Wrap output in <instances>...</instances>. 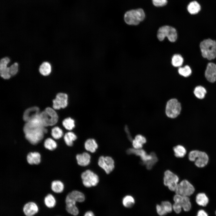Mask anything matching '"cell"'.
Instances as JSON below:
<instances>
[{"label":"cell","mask_w":216,"mask_h":216,"mask_svg":"<svg viewBox=\"0 0 216 216\" xmlns=\"http://www.w3.org/2000/svg\"><path fill=\"white\" fill-rule=\"evenodd\" d=\"M23 131L26 138L34 145L39 142L43 139L44 134L47 132L41 122L39 115L26 122Z\"/></svg>","instance_id":"obj_1"},{"label":"cell","mask_w":216,"mask_h":216,"mask_svg":"<svg viewBox=\"0 0 216 216\" xmlns=\"http://www.w3.org/2000/svg\"><path fill=\"white\" fill-rule=\"evenodd\" d=\"M200 47L202 56L208 60L216 57V41L210 38L205 39L200 44Z\"/></svg>","instance_id":"obj_2"},{"label":"cell","mask_w":216,"mask_h":216,"mask_svg":"<svg viewBox=\"0 0 216 216\" xmlns=\"http://www.w3.org/2000/svg\"><path fill=\"white\" fill-rule=\"evenodd\" d=\"M189 160L194 162L197 167L202 168L206 166L208 163L209 156L206 152L198 150L190 151L188 155Z\"/></svg>","instance_id":"obj_3"},{"label":"cell","mask_w":216,"mask_h":216,"mask_svg":"<svg viewBox=\"0 0 216 216\" xmlns=\"http://www.w3.org/2000/svg\"><path fill=\"white\" fill-rule=\"evenodd\" d=\"M145 17V12L141 8L129 10L124 15L125 23L130 25H137L142 21Z\"/></svg>","instance_id":"obj_4"},{"label":"cell","mask_w":216,"mask_h":216,"mask_svg":"<svg viewBox=\"0 0 216 216\" xmlns=\"http://www.w3.org/2000/svg\"><path fill=\"white\" fill-rule=\"evenodd\" d=\"M39 117L44 127L52 126L58 122V117L54 110L50 107L40 112Z\"/></svg>","instance_id":"obj_5"},{"label":"cell","mask_w":216,"mask_h":216,"mask_svg":"<svg viewBox=\"0 0 216 216\" xmlns=\"http://www.w3.org/2000/svg\"><path fill=\"white\" fill-rule=\"evenodd\" d=\"M157 36L160 41H163L166 37L172 42H175L177 38V34L176 29L168 26L160 27L158 31Z\"/></svg>","instance_id":"obj_6"},{"label":"cell","mask_w":216,"mask_h":216,"mask_svg":"<svg viewBox=\"0 0 216 216\" xmlns=\"http://www.w3.org/2000/svg\"><path fill=\"white\" fill-rule=\"evenodd\" d=\"M181 109V104L177 99H170L166 104L165 108L166 115L170 118H176L180 114Z\"/></svg>","instance_id":"obj_7"},{"label":"cell","mask_w":216,"mask_h":216,"mask_svg":"<svg viewBox=\"0 0 216 216\" xmlns=\"http://www.w3.org/2000/svg\"><path fill=\"white\" fill-rule=\"evenodd\" d=\"M81 177L83 184L86 188L95 186L99 182V179L98 175L89 170L83 172Z\"/></svg>","instance_id":"obj_8"},{"label":"cell","mask_w":216,"mask_h":216,"mask_svg":"<svg viewBox=\"0 0 216 216\" xmlns=\"http://www.w3.org/2000/svg\"><path fill=\"white\" fill-rule=\"evenodd\" d=\"M195 190L194 185L188 180L184 179L178 183L175 191L176 194L189 197L194 194Z\"/></svg>","instance_id":"obj_9"},{"label":"cell","mask_w":216,"mask_h":216,"mask_svg":"<svg viewBox=\"0 0 216 216\" xmlns=\"http://www.w3.org/2000/svg\"><path fill=\"white\" fill-rule=\"evenodd\" d=\"M179 181L178 176L171 171L167 170L164 172V184L170 190L175 191Z\"/></svg>","instance_id":"obj_10"},{"label":"cell","mask_w":216,"mask_h":216,"mask_svg":"<svg viewBox=\"0 0 216 216\" xmlns=\"http://www.w3.org/2000/svg\"><path fill=\"white\" fill-rule=\"evenodd\" d=\"M98 164L107 174L110 173L115 168L114 161L111 157L109 156L100 157L98 160Z\"/></svg>","instance_id":"obj_11"},{"label":"cell","mask_w":216,"mask_h":216,"mask_svg":"<svg viewBox=\"0 0 216 216\" xmlns=\"http://www.w3.org/2000/svg\"><path fill=\"white\" fill-rule=\"evenodd\" d=\"M53 107L54 109L59 110L65 108L68 104V96L65 93H59L53 100Z\"/></svg>","instance_id":"obj_12"},{"label":"cell","mask_w":216,"mask_h":216,"mask_svg":"<svg viewBox=\"0 0 216 216\" xmlns=\"http://www.w3.org/2000/svg\"><path fill=\"white\" fill-rule=\"evenodd\" d=\"M174 203L181 207L185 211H188L191 207V203L188 196L176 194L173 197Z\"/></svg>","instance_id":"obj_13"},{"label":"cell","mask_w":216,"mask_h":216,"mask_svg":"<svg viewBox=\"0 0 216 216\" xmlns=\"http://www.w3.org/2000/svg\"><path fill=\"white\" fill-rule=\"evenodd\" d=\"M127 152L128 154H134L140 158L142 163L143 164L146 162L151 160L152 157V153L148 154L143 149H136L130 148L127 150Z\"/></svg>","instance_id":"obj_14"},{"label":"cell","mask_w":216,"mask_h":216,"mask_svg":"<svg viewBox=\"0 0 216 216\" xmlns=\"http://www.w3.org/2000/svg\"><path fill=\"white\" fill-rule=\"evenodd\" d=\"M205 76L207 80L211 82L216 80V64L212 62L208 63L205 72Z\"/></svg>","instance_id":"obj_15"},{"label":"cell","mask_w":216,"mask_h":216,"mask_svg":"<svg viewBox=\"0 0 216 216\" xmlns=\"http://www.w3.org/2000/svg\"><path fill=\"white\" fill-rule=\"evenodd\" d=\"M10 62V59L7 57L2 58L0 61V74L1 77L4 79H8L11 77L9 67H7Z\"/></svg>","instance_id":"obj_16"},{"label":"cell","mask_w":216,"mask_h":216,"mask_svg":"<svg viewBox=\"0 0 216 216\" xmlns=\"http://www.w3.org/2000/svg\"><path fill=\"white\" fill-rule=\"evenodd\" d=\"M40 113L39 108L37 106L29 108L24 112L23 119L26 122H28L39 115Z\"/></svg>","instance_id":"obj_17"},{"label":"cell","mask_w":216,"mask_h":216,"mask_svg":"<svg viewBox=\"0 0 216 216\" xmlns=\"http://www.w3.org/2000/svg\"><path fill=\"white\" fill-rule=\"evenodd\" d=\"M78 165L81 166H86L90 163L91 156L87 152H84L81 154H77L76 157Z\"/></svg>","instance_id":"obj_18"},{"label":"cell","mask_w":216,"mask_h":216,"mask_svg":"<svg viewBox=\"0 0 216 216\" xmlns=\"http://www.w3.org/2000/svg\"><path fill=\"white\" fill-rule=\"evenodd\" d=\"M38 208L36 203L30 202L26 203L23 206V211L26 216H32L37 213Z\"/></svg>","instance_id":"obj_19"},{"label":"cell","mask_w":216,"mask_h":216,"mask_svg":"<svg viewBox=\"0 0 216 216\" xmlns=\"http://www.w3.org/2000/svg\"><path fill=\"white\" fill-rule=\"evenodd\" d=\"M41 156L38 152H30L27 155V162L30 165H38L41 162Z\"/></svg>","instance_id":"obj_20"},{"label":"cell","mask_w":216,"mask_h":216,"mask_svg":"<svg viewBox=\"0 0 216 216\" xmlns=\"http://www.w3.org/2000/svg\"><path fill=\"white\" fill-rule=\"evenodd\" d=\"M66 197L76 202H82L85 200L84 194L82 192L74 190L69 193Z\"/></svg>","instance_id":"obj_21"},{"label":"cell","mask_w":216,"mask_h":216,"mask_svg":"<svg viewBox=\"0 0 216 216\" xmlns=\"http://www.w3.org/2000/svg\"><path fill=\"white\" fill-rule=\"evenodd\" d=\"M84 146L86 151L92 153L96 152L98 148V145L96 141L92 138L87 140L85 142Z\"/></svg>","instance_id":"obj_22"},{"label":"cell","mask_w":216,"mask_h":216,"mask_svg":"<svg viewBox=\"0 0 216 216\" xmlns=\"http://www.w3.org/2000/svg\"><path fill=\"white\" fill-rule=\"evenodd\" d=\"M187 9L190 14L194 15L198 14L200 11L201 7L197 2L194 1L190 2L188 4Z\"/></svg>","instance_id":"obj_23"},{"label":"cell","mask_w":216,"mask_h":216,"mask_svg":"<svg viewBox=\"0 0 216 216\" xmlns=\"http://www.w3.org/2000/svg\"><path fill=\"white\" fill-rule=\"evenodd\" d=\"M51 189L52 190L56 193H60L63 191L64 185L61 181L56 180L53 181L51 183Z\"/></svg>","instance_id":"obj_24"},{"label":"cell","mask_w":216,"mask_h":216,"mask_svg":"<svg viewBox=\"0 0 216 216\" xmlns=\"http://www.w3.org/2000/svg\"><path fill=\"white\" fill-rule=\"evenodd\" d=\"M77 138V136L74 132L69 131L66 133L64 136V140L66 144L68 146H71Z\"/></svg>","instance_id":"obj_25"},{"label":"cell","mask_w":216,"mask_h":216,"mask_svg":"<svg viewBox=\"0 0 216 216\" xmlns=\"http://www.w3.org/2000/svg\"><path fill=\"white\" fill-rule=\"evenodd\" d=\"M196 201L198 205L205 206L208 202L209 199L205 194L204 193H200L196 195Z\"/></svg>","instance_id":"obj_26"},{"label":"cell","mask_w":216,"mask_h":216,"mask_svg":"<svg viewBox=\"0 0 216 216\" xmlns=\"http://www.w3.org/2000/svg\"><path fill=\"white\" fill-rule=\"evenodd\" d=\"M173 151L175 156L177 158H182L187 153V150L185 147L180 145L174 146Z\"/></svg>","instance_id":"obj_27"},{"label":"cell","mask_w":216,"mask_h":216,"mask_svg":"<svg viewBox=\"0 0 216 216\" xmlns=\"http://www.w3.org/2000/svg\"><path fill=\"white\" fill-rule=\"evenodd\" d=\"M39 70L41 75L44 76H48L51 71V65L48 62H44L40 65Z\"/></svg>","instance_id":"obj_28"},{"label":"cell","mask_w":216,"mask_h":216,"mask_svg":"<svg viewBox=\"0 0 216 216\" xmlns=\"http://www.w3.org/2000/svg\"><path fill=\"white\" fill-rule=\"evenodd\" d=\"M44 147L46 149L52 151L55 150L57 146L56 142L53 139L49 138L46 139L44 142Z\"/></svg>","instance_id":"obj_29"},{"label":"cell","mask_w":216,"mask_h":216,"mask_svg":"<svg viewBox=\"0 0 216 216\" xmlns=\"http://www.w3.org/2000/svg\"><path fill=\"white\" fill-rule=\"evenodd\" d=\"M44 202L47 207L50 208H52L56 205V200L52 195L49 194L45 197Z\"/></svg>","instance_id":"obj_30"},{"label":"cell","mask_w":216,"mask_h":216,"mask_svg":"<svg viewBox=\"0 0 216 216\" xmlns=\"http://www.w3.org/2000/svg\"><path fill=\"white\" fill-rule=\"evenodd\" d=\"M183 58L180 54H175L172 58V64L174 67H180L183 64Z\"/></svg>","instance_id":"obj_31"},{"label":"cell","mask_w":216,"mask_h":216,"mask_svg":"<svg viewBox=\"0 0 216 216\" xmlns=\"http://www.w3.org/2000/svg\"><path fill=\"white\" fill-rule=\"evenodd\" d=\"M194 92L196 98L199 99H202L205 97L206 91L203 86H198L195 88Z\"/></svg>","instance_id":"obj_32"},{"label":"cell","mask_w":216,"mask_h":216,"mask_svg":"<svg viewBox=\"0 0 216 216\" xmlns=\"http://www.w3.org/2000/svg\"><path fill=\"white\" fill-rule=\"evenodd\" d=\"M62 125L67 130H71L75 127V122L73 118L68 117L64 119L62 122Z\"/></svg>","instance_id":"obj_33"},{"label":"cell","mask_w":216,"mask_h":216,"mask_svg":"<svg viewBox=\"0 0 216 216\" xmlns=\"http://www.w3.org/2000/svg\"><path fill=\"white\" fill-rule=\"evenodd\" d=\"M135 203V200L131 196L127 195L125 196L122 199L123 206L128 208L132 207Z\"/></svg>","instance_id":"obj_34"},{"label":"cell","mask_w":216,"mask_h":216,"mask_svg":"<svg viewBox=\"0 0 216 216\" xmlns=\"http://www.w3.org/2000/svg\"><path fill=\"white\" fill-rule=\"evenodd\" d=\"M178 73L180 75L184 77L189 76L192 73L191 69L189 66L186 65L183 67H180L178 69Z\"/></svg>","instance_id":"obj_35"},{"label":"cell","mask_w":216,"mask_h":216,"mask_svg":"<svg viewBox=\"0 0 216 216\" xmlns=\"http://www.w3.org/2000/svg\"><path fill=\"white\" fill-rule=\"evenodd\" d=\"M51 135L55 139H59L63 136V133L62 130L58 127L53 128L51 130Z\"/></svg>","instance_id":"obj_36"},{"label":"cell","mask_w":216,"mask_h":216,"mask_svg":"<svg viewBox=\"0 0 216 216\" xmlns=\"http://www.w3.org/2000/svg\"><path fill=\"white\" fill-rule=\"evenodd\" d=\"M152 159L144 164L146 165V168L148 170L151 169L158 160V158L156 154L153 152H152Z\"/></svg>","instance_id":"obj_37"},{"label":"cell","mask_w":216,"mask_h":216,"mask_svg":"<svg viewBox=\"0 0 216 216\" xmlns=\"http://www.w3.org/2000/svg\"><path fill=\"white\" fill-rule=\"evenodd\" d=\"M161 205L167 213L171 212L172 208L171 203L168 201H164L161 202Z\"/></svg>","instance_id":"obj_38"},{"label":"cell","mask_w":216,"mask_h":216,"mask_svg":"<svg viewBox=\"0 0 216 216\" xmlns=\"http://www.w3.org/2000/svg\"><path fill=\"white\" fill-rule=\"evenodd\" d=\"M18 64L17 63L15 62L9 67V73L11 76L16 75L18 71Z\"/></svg>","instance_id":"obj_39"},{"label":"cell","mask_w":216,"mask_h":216,"mask_svg":"<svg viewBox=\"0 0 216 216\" xmlns=\"http://www.w3.org/2000/svg\"><path fill=\"white\" fill-rule=\"evenodd\" d=\"M153 4L155 6L162 7L165 5L167 2V0H152Z\"/></svg>","instance_id":"obj_40"},{"label":"cell","mask_w":216,"mask_h":216,"mask_svg":"<svg viewBox=\"0 0 216 216\" xmlns=\"http://www.w3.org/2000/svg\"><path fill=\"white\" fill-rule=\"evenodd\" d=\"M156 208L157 212L160 216H164L167 213L161 204L157 205L156 206Z\"/></svg>","instance_id":"obj_41"},{"label":"cell","mask_w":216,"mask_h":216,"mask_svg":"<svg viewBox=\"0 0 216 216\" xmlns=\"http://www.w3.org/2000/svg\"><path fill=\"white\" fill-rule=\"evenodd\" d=\"M134 139L143 145L146 142V138L141 134L137 135Z\"/></svg>","instance_id":"obj_42"},{"label":"cell","mask_w":216,"mask_h":216,"mask_svg":"<svg viewBox=\"0 0 216 216\" xmlns=\"http://www.w3.org/2000/svg\"><path fill=\"white\" fill-rule=\"evenodd\" d=\"M132 144L134 148L136 149H141L143 145L135 139L132 140Z\"/></svg>","instance_id":"obj_43"},{"label":"cell","mask_w":216,"mask_h":216,"mask_svg":"<svg viewBox=\"0 0 216 216\" xmlns=\"http://www.w3.org/2000/svg\"><path fill=\"white\" fill-rule=\"evenodd\" d=\"M196 216H208V215L205 211L200 210L198 212Z\"/></svg>","instance_id":"obj_44"},{"label":"cell","mask_w":216,"mask_h":216,"mask_svg":"<svg viewBox=\"0 0 216 216\" xmlns=\"http://www.w3.org/2000/svg\"><path fill=\"white\" fill-rule=\"evenodd\" d=\"M84 216H95L93 213L91 211H88L85 214Z\"/></svg>","instance_id":"obj_45"},{"label":"cell","mask_w":216,"mask_h":216,"mask_svg":"<svg viewBox=\"0 0 216 216\" xmlns=\"http://www.w3.org/2000/svg\"><path fill=\"white\" fill-rule=\"evenodd\" d=\"M215 214H216V212H215Z\"/></svg>","instance_id":"obj_46"}]
</instances>
